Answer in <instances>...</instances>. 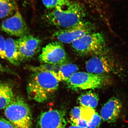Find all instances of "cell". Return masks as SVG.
<instances>
[{"mask_svg":"<svg viewBox=\"0 0 128 128\" xmlns=\"http://www.w3.org/2000/svg\"><path fill=\"white\" fill-rule=\"evenodd\" d=\"M32 71L27 87L28 98L39 103L46 102L58 89L60 82L49 72Z\"/></svg>","mask_w":128,"mask_h":128,"instance_id":"6da1fadb","label":"cell"},{"mask_svg":"<svg viewBox=\"0 0 128 128\" xmlns=\"http://www.w3.org/2000/svg\"><path fill=\"white\" fill-rule=\"evenodd\" d=\"M1 28L9 35L19 38L29 33L28 25L18 9L13 15L2 22Z\"/></svg>","mask_w":128,"mask_h":128,"instance_id":"9c48e42d","label":"cell"},{"mask_svg":"<svg viewBox=\"0 0 128 128\" xmlns=\"http://www.w3.org/2000/svg\"><path fill=\"white\" fill-rule=\"evenodd\" d=\"M5 42L6 40L4 37L0 34V59H6Z\"/></svg>","mask_w":128,"mask_h":128,"instance_id":"7402d4cb","label":"cell"},{"mask_svg":"<svg viewBox=\"0 0 128 128\" xmlns=\"http://www.w3.org/2000/svg\"><path fill=\"white\" fill-rule=\"evenodd\" d=\"M4 73H12V72L9 69L6 68L3 66L1 64H0V74Z\"/></svg>","mask_w":128,"mask_h":128,"instance_id":"d4e9b609","label":"cell"},{"mask_svg":"<svg viewBox=\"0 0 128 128\" xmlns=\"http://www.w3.org/2000/svg\"><path fill=\"white\" fill-rule=\"evenodd\" d=\"M18 9L15 0H0V18L10 16Z\"/></svg>","mask_w":128,"mask_h":128,"instance_id":"2e32d148","label":"cell"},{"mask_svg":"<svg viewBox=\"0 0 128 128\" xmlns=\"http://www.w3.org/2000/svg\"><path fill=\"white\" fill-rule=\"evenodd\" d=\"M40 60L45 64L59 66L66 63L67 57L62 44L55 41L48 44L42 49Z\"/></svg>","mask_w":128,"mask_h":128,"instance_id":"52a82bcc","label":"cell"},{"mask_svg":"<svg viewBox=\"0 0 128 128\" xmlns=\"http://www.w3.org/2000/svg\"><path fill=\"white\" fill-rule=\"evenodd\" d=\"M15 97L11 85L0 82V110L4 109Z\"/></svg>","mask_w":128,"mask_h":128,"instance_id":"5bb4252c","label":"cell"},{"mask_svg":"<svg viewBox=\"0 0 128 128\" xmlns=\"http://www.w3.org/2000/svg\"><path fill=\"white\" fill-rule=\"evenodd\" d=\"M44 6L49 10L62 8L68 6L72 1L70 0H42Z\"/></svg>","mask_w":128,"mask_h":128,"instance_id":"ac0fdd59","label":"cell"},{"mask_svg":"<svg viewBox=\"0 0 128 128\" xmlns=\"http://www.w3.org/2000/svg\"><path fill=\"white\" fill-rule=\"evenodd\" d=\"M98 96L95 92H86L82 94L77 99V102L81 106L89 107L94 108L98 104Z\"/></svg>","mask_w":128,"mask_h":128,"instance_id":"e0dca14e","label":"cell"},{"mask_svg":"<svg viewBox=\"0 0 128 128\" xmlns=\"http://www.w3.org/2000/svg\"><path fill=\"white\" fill-rule=\"evenodd\" d=\"M0 128H16L10 121L4 118H0Z\"/></svg>","mask_w":128,"mask_h":128,"instance_id":"603a6c76","label":"cell"},{"mask_svg":"<svg viewBox=\"0 0 128 128\" xmlns=\"http://www.w3.org/2000/svg\"><path fill=\"white\" fill-rule=\"evenodd\" d=\"M122 102L118 98L113 97L104 105L100 111L101 118L108 123L115 122L122 110Z\"/></svg>","mask_w":128,"mask_h":128,"instance_id":"7c38bea8","label":"cell"},{"mask_svg":"<svg viewBox=\"0 0 128 128\" xmlns=\"http://www.w3.org/2000/svg\"><path fill=\"white\" fill-rule=\"evenodd\" d=\"M92 30L91 25L86 21L74 26L58 30L53 36L60 42L72 44L81 37L92 33Z\"/></svg>","mask_w":128,"mask_h":128,"instance_id":"ba28073f","label":"cell"},{"mask_svg":"<svg viewBox=\"0 0 128 128\" xmlns=\"http://www.w3.org/2000/svg\"><path fill=\"white\" fill-rule=\"evenodd\" d=\"M106 75H97L88 72H77L66 81L67 86L74 90L99 88L108 82Z\"/></svg>","mask_w":128,"mask_h":128,"instance_id":"5b68a950","label":"cell"},{"mask_svg":"<svg viewBox=\"0 0 128 128\" xmlns=\"http://www.w3.org/2000/svg\"><path fill=\"white\" fill-rule=\"evenodd\" d=\"M82 128L79 127V126H76V125H72L71 126H69L68 128Z\"/></svg>","mask_w":128,"mask_h":128,"instance_id":"484cf974","label":"cell"},{"mask_svg":"<svg viewBox=\"0 0 128 128\" xmlns=\"http://www.w3.org/2000/svg\"><path fill=\"white\" fill-rule=\"evenodd\" d=\"M21 62L32 58L38 51L41 40L31 34H28L16 40Z\"/></svg>","mask_w":128,"mask_h":128,"instance_id":"30bf717a","label":"cell"},{"mask_svg":"<svg viewBox=\"0 0 128 128\" xmlns=\"http://www.w3.org/2000/svg\"><path fill=\"white\" fill-rule=\"evenodd\" d=\"M71 44L74 50L80 55L94 56L107 53L105 38L100 33L85 34Z\"/></svg>","mask_w":128,"mask_h":128,"instance_id":"277c9868","label":"cell"},{"mask_svg":"<svg viewBox=\"0 0 128 128\" xmlns=\"http://www.w3.org/2000/svg\"><path fill=\"white\" fill-rule=\"evenodd\" d=\"M84 9L80 3L72 1L68 6L50 10L46 14L48 22L61 29L74 26L86 21Z\"/></svg>","mask_w":128,"mask_h":128,"instance_id":"7a4b0ae2","label":"cell"},{"mask_svg":"<svg viewBox=\"0 0 128 128\" xmlns=\"http://www.w3.org/2000/svg\"><path fill=\"white\" fill-rule=\"evenodd\" d=\"M6 59L11 64L18 65L21 62L16 40L12 38L6 40L5 42Z\"/></svg>","mask_w":128,"mask_h":128,"instance_id":"4fadbf2b","label":"cell"},{"mask_svg":"<svg viewBox=\"0 0 128 128\" xmlns=\"http://www.w3.org/2000/svg\"><path fill=\"white\" fill-rule=\"evenodd\" d=\"M5 116L16 128H31L32 112L25 101L19 96L14 99L4 109Z\"/></svg>","mask_w":128,"mask_h":128,"instance_id":"3957f363","label":"cell"},{"mask_svg":"<svg viewBox=\"0 0 128 128\" xmlns=\"http://www.w3.org/2000/svg\"><path fill=\"white\" fill-rule=\"evenodd\" d=\"M88 123L87 121L80 118L77 126L82 128H87L88 126Z\"/></svg>","mask_w":128,"mask_h":128,"instance_id":"cb8c5ba5","label":"cell"},{"mask_svg":"<svg viewBox=\"0 0 128 128\" xmlns=\"http://www.w3.org/2000/svg\"><path fill=\"white\" fill-rule=\"evenodd\" d=\"M80 119L87 121L89 123L91 121L94 114L96 113L94 108L85 106H80Z\"/></svg>","mask_w":128,"mask_h":128,"instance_id":"d6986e66","label":"cell"},{"mask_svg":"<svg viewBox=\"0 0 128 128\" xmlns=\"http://www.w3.org/2000/svg\"><path fill=\"white\" fill-rule=\"evenodd\" d=\"M70 120L72 125L78 126L80 118V108L75 107L71 110L70 114Z\"/></svg>","mask_w":128,"mask_h":128,"instance_id":"ffe728a7","label":"cell"},{"mask_svg":"<svg viewBox=\"0 0 128 128\" xmlns=\"http://www.w3.org/2000/svg\"><path fill=\"white\" fill-rule=\"evenodd\" d=\"M64 113L60 110L51 109L42 113L38 121V128H66Z\"/></svg>","mask_w":128,"mask_h":128,"instance_id":"8fae6325","label":"cell"},{"mask_svg":"<svg viewBox=\"0 0 128 128\" xmlns=\"http://www.w3.org/2000/svg\"><path fill=\"white\" fill-rule=\"evenodd\" d=\"M79 70L78 66L72 63H66L59 66L58 70L54 75L60 82H66L74 73Z\"/></svg>","mask_w":128,"mask_h":128,"instance_id":"9a60e30c","label":"cell"},{"mask_svg":"<svg viewBox=\"0 0 128 128\" xmlns=\"http://www.w3.org/2000/svg\"><path fill=\"white\" fill-rule=\"evenodd\" d=\"M106 54L92 56L86 62V68L89 73L97 75L118 73L119 65L114 58Z\"/></svg>","mask_w":128,"mask_h":128,"instance_id":"8992f818","label":"cell"},{"mask_svg":"<svg viewBox=\"0 0 128 128\" xmlns=\"http://www.w3.org/2000/svg\"><path fill=\"white\" fill-rule=\"evenodd\" d=\"M101 117L97 112L94 114L91 121L88 124L87 128H98L100 126Z\"/></svg>","mask_w":128,"mask_h":128,"instance_id":"44dd1931","label":"cell"}]
</instances>
